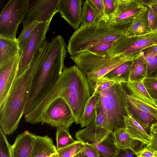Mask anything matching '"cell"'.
<instances>
[{
	"instance_id": "1",
	"label": "cell",
	"mask_w": 157,
	"mask_h": 157,
	"mask_svg": "<svg viewBox=\"0 0 157 157\" xmlns=\"http://www.w3.org/2000/svg\"><path fill=\"white\" fill-rule=\"evenodd\" d=\"M91 94L90 84L83 72L76 65L65 67L53 87L31 113L40 119L49 105L61 98L69 105L75 122L78 124Z\"/></svg>"
},
{
	"instance_id": "2",
	"label": "cell",
	"mask_w": 157,
	"mask_h": 157,
	"mask_svg": "<svg viewBox=\"0 0 157 157\" xmlns=\"http://www.w3.org/2000/svg\"><path fill=\"white\" fill-rule=\"evenodd\" d=\"M61 35L50 42L45 57L39 64L34 75L28 92L24 115L33 110L55 85L65 68L64 61L67 50Z\"/></svg>"
},
{
	"instance_id": "3",
	"label": "cell",
	"mask_w": 157,
	"mask_h": 157,
	"mask_svg": "<svg viewBox=\"0 0 157 157\" xmlns=\"http://www.w3.org/2000/svg\"><path fill=\"white\" fill-rule=\"evenodd\" d=\"M49 43H43L28 68L17 76L8 96L0 107V128L6 135H10L17 129L24 115L28 92L34 75L40 62L46 56Z\"/></svg>"
},
{
	"instance_id": "4",
	"label": "cell",
	"mask_w": 157,
	"mask_h": 157,
	"mask_svg": "<svg viewBox=\"0 0 157 157\" xmlns=\"http://www.w3.org/2000/svg\"><path fill=\"white\" fill-rule=\"evenodd\" d=\"M124 36L122 31L110 27L103 19L94 24L80 25L68 40L67 52L71 56L101 42L116 40Z\"/></svg>"
},
{
	"instance_id": "5",
	"label": "cell",
	"mask_w": 157,
	"mask_h": 157,
	"mask_svg": "<svg viewBox=\"0 0 157 157\" xmlns=\"http://www.w3.org/2000/svg\"><path fill=\"white\" fill-rule=\"evenodd\" d=\"M138 56L122 54L111 56L107 53L99 55L84 51L71 56V58L83 72L88 81L93 82L118 66L133 60Z\"/></svg>"
},
{
	"instance_id": "6",
	"label": "cell",
	"mask_w": 157,
	"mask_h": 157,
	"mask_svg": "<svg viewBox=\"0 0 157 157\" xmlns=\"http://www.w3.org/2000/svg\"><path fill=\"white\" fill-rule=\"evenodd\" d=\"M97 94L98 105L104 112L111 132L116 128H125L124 117L127 116L129 111L127 94L122 83H116L109 89Z\"/></svg>"
},
{
	"instance_id": "7",
	"label": "cell",
	"mask_w": 157,
	"mask_h": 157,
	"mask_svg": "<svg viewBox=\"0 0 157 157\" xmlns=\"http://www.w3.org/2000/svg\"><path fill=\"white\" fill-rule=\"evenodd\" d=\"M28 0H10L0 14V36L16 39L18 26L25 16Z\"/></svg>"
},
{
	"instance_id": "8",
	"label": "cell",
	"mask_w": 157,
	"mask_h": 157,
	"mask_svg": "<svg viewBox=\"0 0 157 157\" xmlns=\"http://www.w3.org/2000/svg\"><path fill=\"white\" fill-rule=\"evenodd\" d=\"M156 44L157 31L140 36L128 37L124 36L116 40L106 53L111 56L122 54L138 56L143 50Z\"/></svg>"
},
{
	"instance_id": "9",
	"label": "cell",
	"mask_w": 157,
	"mask_h": 157,
	"mask_svg": "<svg viewBox=\"0 0 157 157\" xmlns=\"http://www.w3.org/2000/svg\"><path fill=\"white\" fill-rule=\"evenodd\" d=\"M117 1L116 9L107 22L110 27L123 32L147 8L138 0Z\"/></svg>"
},
{
	"instance_id": "10",
	"label": "cell",
	"mask_w": 157,
	"mask_h": 157,
	"mask_svg": "<svg viewBox=\"0 0 157 157\" xmlns=\"http://www.w3.org/2000/svg\"><path fill=\"white\" fill-rule=\"evenodd\" d=\"M75 122L71 110L67 103L61 98L54 101L42 115L40 120L57 128H69Z\"/></svg>"
},
{
	"instance_id": "11",
	"label": "cell",
	"mask_w": 157,
	"mask_h": 157,
	"mask_svg": "<svg viewBox=\"0 0 157 157\" xmlns=\"http://www.w3.org/2000/svg\"><path fill=\"white\" fill-rule=\"evenodd\" d=\"M59 0H28L21 23L31 21L50 24L53 16L58 12Z\"/></svg>"
},
{
	"instance_id": "12",
	"label": "cell",
	"mask_w": 157,
	"mask_h": 157,
	"mask_svg": "<svg viewBox=\"0 0 157 157\" xmlns=\"http://www.w3.org/2000/svg\"><path fill=\"white\" fill-rule=\"evenodd\" d=\"M49 25L41 23L34 29L24 52L21 54L17 76L21 75L28 68L45 40Z\"/></svg>"
},
{
	"instance_id": "13",
	"label": "cell",
	"mask_w": 157,
	"mask_h": 157,
	"mask_svg": "<svg viewBox=\"0 0 157 157\" xmlns=\"http://www.w3.org/2000/svg\"><path fill=\"white\" fill-rule=\"evenodd\" d=\"M21 51L0 67V107L4 103L17 76Z\"/></svg>"
},
{
	"instance_id": "14",
	"label": "cell",
	"mask_w": 157,
	"mask_h": 157,
	"mask_svg": "<svg viewBox=\"0 0 157 157\" xmlns=\"http://www.w3.org/2000/svg\"><path fill=\"white\" fill-rule=\"evenodd\" d=\"M111 132L106 125L95 119L89 126L76 132L75 137L84 144L102 143Z\"/></svg>"
},
{
	"instance_id": "15",
	"label": "cell",
	"mask_w": 157,
	"mask_h": 157,
	"mask_svg": "<svg viewBox=\"0 0 157 157\" xmlns=\"http://www.w3.org/2000/svg\"><path fill=\"white\" fill-rule=\"evenodd\" d=\"M83 1L59 0L57 9L60 15L75 30L80 26Z\"/></svg>"
},
{
	"instance_id": "16",
	"label": "cell",
	"mask_w": 157,
	"mask_h": 157,
	"mask_svg": "<svg viewBox=\"0 0 157 157\" xmlns=\"http://www.w3.org/2000/svg\"><path fill=\"white\" fill-rule=\"evenodd\" d=\"M36 136L28 130L18 135L11 146L13 157H29L33 149Z\"/></svg>"
},
{
	"instance_id": "17",
	"label": "cell",
	"mask_w": 157,
	"mask_h": 157,
	"mask_svg": "<svg viewBox=\"0 0 157 157\" xmlns=\"http://www.w3.org/2000/svg\"><path fill=\"white\" fill-rule=\"evenodd\" d=\"M124 118L125 128L131 137L144 144H147L151 138L150 134L147 133L129 112Z\"/></svg>"
},
{
	"instance_id": "18",
	"label": "cell",
	"mask_w": 157,
	"mask_h": 157,
	"mask_svg": "<svg viewBox=\"0 0 157 157\" xmlns=\"http://www.w3.org/2000/svg\"><path fill=\"white\" fill-rule=\"evenodd\" d=\"M114 146L119 150L129 149L134 153L139 151L137 147L140 141L132 138L125 128H116L111 133Z\"/></svg>"
},
{
	"instance_id": "19",
	"label": "cell",
	"mask_w": 157,
	"mask_h": 157,
	"mask_svg": "<svg viewBox=\"0 0 157 157\" xmlns=\"http://www.w3.org/2000/svg\"><path fill=\"white\" fill-rule=\"evenodd\" d=\"M152 32L149 26L147 10H145L134 19L130 26L123 34L128 37L144 35Z\"/></svg>"
},
{
	"instance_id": "20",
	"label": "cell",
	"mask_w": 157,
	"mask_h": 157,
	"mask_svg": "<svg viewBox=\"0 0 157 157\" xmlns=\"http://www.w3.org/2000/svg\"><path fill=\"white\" fill-rule=\"evenodd\" d=\"M56 147L48 136H36L33 149L29 157H48L57 152Z\"/></svg>"
},
{
	"instance_id": "21",
	"label": "cell",
	"mask_w": 157,
	"mask_h": 157,
	"mask_svg": "<svg viewBox=\"0 0 157 157\" xmlns=\"http://www.w3.org/2000/svg\"><path fill=\"white\" fill-rule=\"evenodd\" d=\"M20 51L21 49L17 38L0 36V67Z\"/></svg>"
},
{
	"instance_id": "22",
	"label": "cell",
	"mask_w": 157,
	"mask_h": 157,
	"mask_svg": "<svg viewBox=\"0 0 157 157\" xmlns=\"http://www.w3.org/2000/svg\"><path fill=\"white\" fill-rule=\"evenodd\" d=\"M98 101V96L94 91L87 102L83 112L79 119L78 123L81 127H87L94 121Z\"/></svg>"
},
{
	"instance_id": "23",
	"label": "cell",
	"mask_w": 157,
	"mask_h": 157,
	"mask_svg": "<svg viewBox=\"0 0 157 157\" xmlns=\"http://www.w3.org/2000/svg\"><path fill=\"white\" fill-rule=\"evenodd\" d=\"M147 77V67L145 58L143 56L139 55L132 61L128 82L139 81Z\"/></svg>"
},
{
	"instance_id": "24",
	"label": "cell",
	"mask_w": 157,
	"mask_h": 157,
	"mask_svg": "<svg viewBox=\"0 0 157 157\" xmlns=\"http://www.w3.org/2000/svg\"><path fill=\"white\" fill-rule=\"evenodd\" d=\"M144 79L126 83V86L131 95L155 107V100L151 97L144 84Z\"/></svg>"
},
{
	"instance_id": "25",
	"label": "cell",
	"mask_w": 157,
	"mask_h": 157,
	"mask_svg": "<svg viewBox=\"0 0 157 157\" xmlns=\"http://www.w3.org/2000/svg\"><path fill=\"white\" fill-rule=\"evenodd\" d=\"M132 60L129 61L121 64L103 77L121 83L128 82L130 69Z\"/></svg>"
},
{
	"instance_id": "26",
	"label": "cell",
	"mask_w": 157,
	"mask_h": 157,
	"mask_svg": "<svg viewBox=\"0 0 157 157\" xmlns=\"http://www.w3.org/2000/svg\"><path fill=\"white\" fill-rule=\"evenodd\" d=\"M41 23L36 21H29L23 23V28L17 39L21 49V54L24 52L35 28Z\"/></svg>"
},
{
	"instance_id": "27",
	"label": "cell",
	"mask_w": 157,
	"mask_h": 157,
	"mask_svg": "<svg viewBox=\"0 0 157 157\" xmlns=\"http://www.w3.org/2000/svg\"><path fill=\"white\" fill-rule=\"evenodd\" d=\"M130 113L145 129L151 127L157 121L152 116L128 104Z\"/></svg>"
},
{
	"instance_id": "28",
	"label": "cell",
	"mask_w": 157,
	"mask_h": 157,
	"mask_svg": "<svg viewBox=\"0 0 157 157\" xmlns=\"http://www.w3.org/2000/svg\"><path fill=\"white\" fill-rule=\"evenodd\" d=\"M101 20L102 19H100L98 17L89 0L84 1L82 5L80 25L94 24Z\"/></svg>"
},
{
	"instance_id": "29",
	"label": "cell",
	"mask_w": 157,
	"mask_h": 157,
	"mask_svg": "<svg viewBox=\"0 0 157 157\" xmlns=\"http://www.w3.org/2000/svg\"><path fill=\"white\" fill-rule=\"evenodd\" d=\"M128 103L148 113L157 121V108L154 105L144 101L130 94L127 95Z\"/></svg>"
},
{
	"instance_id": "30",
	"label": "cell",
	"mask_w": 157,
	"mask_h": 157,
	"mask_svg": "<svg viewBox=\"0 0 157 157\" xmlns=\"http://www.w3.org/2000/svg\"><path fill=\"white\" fill-rule=\"evenodd\" d=\"M56 134L57 149H59L76 141L70 135L69 128H57Z\"/></svg>"
},
{
	"instance_id": "31",
	"label": "cell",
	"mask_w": 157,
	"mask_h": 157,
	"mask_svg": "<svg viewBox=\"0 0 157 157\" xmlns=\"http://www.w3.org/2000/svg\"><path fill=\"white\" fill-rule=\"evenodd\" d=\"M91 95L95 91L97 94L109 89L118 82L102 77L94 82H89Z\"/></svg>"
},
{
	"instance_id": "32",
	"label": "cell",
	"mask_w": 157,
	"mask_h": 157,
	"mask_svg": "<svg viewBox=\"0 0 157 157\" xmlns=\"http://www.w3.org/2000/svg\"><path fill=\"white\" fill-rule=\"evenodd\" d=\"M84 144L77 140L74 143L62 148L57 149L59 157H73L82 151Z\"/></svg>"
},
{
	"instance_id": "33",
	"label": "cell",
	"mask_w": 157,
	"mask_h": 157,
	"mask_svg": "<svg viewBox=\"0 0 157 157\" xmlns=\"http://www.w3.org/2000/svg\"><path fill=\"white\" fill-rule=\"evenodd\" d=\"M144 57L147 64V77L157 78V53Z\"/></svg>"
},
{
	"instance_id": "34",
	"label": "cell",
	"mask_w": 157,
	"mask_h": 157,
	"mask_svg": "<svg viewBox=\"0 0 157 157\" xmlns=\"http://www.w3.org/2000/svg\"><path fill=\"white\" fill-rule=\"evenodd\" d=\"M116 40L101 42L90 48L86 51L98 55H104L113 46Z\"/></svg>"
},
{
	"instance_id": "35",
	"label": "cell",
	"mask_w": 157,
	"mask_h": 157,
	"mask_svg": "<svg viewBox=\"0 0 157 157\" xmlns=\"http://www.w3.org/2000/svg\"><path fill=\"white\" fill-rule=\"evenodd\" d=\"M11 146L7 139L6 135L0 128V157H13Z\"/></svg>"
},
{
	"instance_id": "36",
	"label": "cell",
	"mask_w": 157,
	"mask_h": 157,
	"mask_svg": "<svg viewBox=\"0 0 157 157\" xmlns=\"http://www.w3.org/2000/svg\"><path fill=\"white\" fill-rule=\"evenodd\" d=\"M144 84L151 97L157 99V78L147 77L143 80Z\"/></svg>"
},
{
	"instance_id": "37",
	"label": "cell",
	"mask_w": 157,
	"mask_h": 157,
	"mask_svg": "<svg viewBox=\"0 0 157 157\" xmlns=\"http://www.w3.org/2000/svg\"><path fill=\"white\" fill-rule=\"evenodd\" d=\"M102 143L94 144L98 150L100 157H112L118 154L120 150L112 148Z\"/></svg>"
},
{
	"instance_id": "38",
	"label": "cell",
	"mask_w": 157,
	"mask_h": 157,
	"mask_svg": "<svg viewBox=\"0 0 157 157\" xmlns=\"http://www.w3.org/2000/svg\"><path fill=\"white\" fill-rule=\"evenodd\" d=\"M105 18L107 22L115 10L117 6V0H102Z\"/></svg>"
},
{
	"instance_id": "39",
	"label": "cell",
	"mask_w": 157,
	"mask_h": 157,
	"mask_svg": "<svg viewBox=\"0 0 157 157\" xmlns=\"http://www.w3.org/2000/svg\"><path fill=\"white\" fill-rule=\"evenodd\" d=\"M82 153L83 157H100L98 150L94 144H84Z\"/></svg>"
},
{
	"instance_id": "40",
	"label": "cell",
	"mask_w": 157,
	"mask_h": 157,
	"mask_svg": "<svg viewBox=\"0 0 157 157\" xmlns=\"http://www.w3.org/2000/svg\"><path fill=\"white\" fill-rule=\"evenodd\" d=\"M89 1L99 18L106 21L102 0H89Z\"/></svg>"
},
{
	"instance_id": "41",
	"label": "cell",
	"mask_w": 157,
	"mask_h": 157,
	"mask_svg": "<svg viewBox=\"0 0 157 157\" xmlns=\"http://www.w3.org/2000/svg\"><path fill=\"white\" fill-rule=\"evenodd\" d=\"M146 8L148 13V17L149 26L152 32L157 31V15L153 13L150 8Z\"/></svg>"
},
{
	"instance_id": "42",
	"label": "cell",
	"mask_w": 157,
	"mask_h": 157,
	"mask_svg": "<svg viewBox=\"0 0 157 157\" xmlns=\"http://www.w3.org/2000/svg\"><path fill=\"white\" fill-rule=\"evenodd\" d=\"M150 135L151 139L145 147L151 151L155 156H157V134L150 133Z\"/></svg>"
},
{
	"instance_id": "43",
	"label": "cell",
	"mask_w": 157,
	"mask_h": 157,
	"mask_svg": "<svg viewBox=\"0 0 157 157\" xmlns=\"http://www.w3.org/2000/svg\"><path fill=\"white\" fill-rule=\"evenodd\" d=\"M145 7H149L152 12L157 15V0H138Z\"/></svg>"
},
{
	"instance_id": "44",
	"label": "cell",
	"mask_w": 157,
	"mask_h": 157,
	"mask_svg": "<svg viewBox=\"0 0 157 157\" xmlns=\"http://www.w3.org/2000/svg\"><path fill=\"white\" fill-rule=\"evenodd\" d=\"M136 157H156L153 152L146 147L134 153Z\"/></svg>"
},
{
	"instance_id": "45",
	"label": "cell",
	"mask_w": 157,
	"mask_h": 157,
	"mask_svg": "<svg viewBox=\"0 0 157 157\" xmlns=\"http://www.w3.org/2000/svg\"><path fill=\"white\" fill-rule=\"evenodd\" d=\"M157 53V44L152 45L143 50L139 53V55L143 56L151 54Z\"/></svg>"
},
{
	"instance_id": "46",
	"label": "cell",
	"mask_w": 157,
	"mask_h": 157,
	"mask_svg": "<svg viewBox=\"0 0 157 157\" xmlns=\"http://www.w3.org/2000/svg\"><path fill=\"white\" fill-rule=\"evenodd\" d=\"M118 157H136V156L131 150L125 149L119 150Z\"/></svg>"
},
{
	"instance_id": "47",
	"label": "cell",
	"mask_w": 157,
	"mask_h": 157,
	"mask_svg": "<svg viewBox=\"0 0 157 157\" xmlns=\"http://www.w3.org/2000/svg\"><path fill=\"white\" fill-rule=\"evenodd\" d=\"M150 128V133L157 134V122L152 124Z\"/></svg>"
},
{
	"instance_id": "48",
	"label": "cell",
	"mask_w": 157,
	"mask_h": 157,
	"mask_svg": "<svg viewBox=\"0 0 157 157\" xmlns=\"http://www.w3.org/2000/svg\"><path fill=\"white\" fill-rule=\"evenodd\" d=\"M48 157H59V154L58 152H57Z\"/></svg>"
},
{
	"instance_id": "49",
	"label": "cell",
	"mask_w": 157,
	"mask_h": 157,
	"mask_svg": "<svg viewBox=\"0 0 157 157\" xmlns=\"http://www.w3.org/2000/svg\"><path fill=\"white\" fill-rule=\"evenodd\" d=\"M73 157H83L82 151L80 152L74 156Z\"/></svg>"
},
{
	"instance_id": "50",
	"label": "cell",
	"mask_w": 157,
	"mask_h": 157,
	"mask_svg": "<svg viewBox=\"0 0 157 157\" xmlns=\"http://www.w3.org/2000/svg\"><path fill=\"white\" fill-rule=\"evenodd\" d=\"M154 102L155 104V106L157 108V99L155 100Z\"/></svg>"
},
{
	"instance_id": "51",
	"label": "cell",
	"mask_w": 157,
	"mask_h": 157,
	"mask_svg": "<svg viewBox=\"0 0 157 157\" xmlns=\"http://www.w3.org/2000/svg\"><path fill=\"white\" fill-rule=\"evenodd\" d=\"M112 157H118V154H117V155H116L113 156Z\"/></svg>"
},
{
	"instance_id": "52",
	"label": "cell",
	"mask_w": 157,
	"mask_h": 157,
	"mask_svg": "<svg viewBox=\"0 0 157 157\" xmlns=\"http://www.w3.org/2000/svg\"><path fill=\"white\" fill-rule=\"evenodd\" d=\"M156 157H157V156H156Z\"/></svg>"
}]
</instances>
